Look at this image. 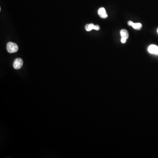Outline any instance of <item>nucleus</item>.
Masks as SVG:
<instances>
[{"label":"nucleus","instance_id":"20e7f679","mask_svg":"<svg viewBox=\"0 0 158 158\" xmlns=\"http://www.w3.org/2000/svg\"><path fill=\"white\" fill-rule=\"evenodd\" d=\"M148 51L151 54L158 55V47L155 45H151L148 48Z\"/></svg>","mask_w":158,"mask_h":158},{"label":"nucleus","instance_id":"7ed1b4c3","mask_svg":"<svg viewBox=\"0 0 158 158\" xmlns=\"http://www.w3.org/2000/svg\"><path fill=\"white\" fill-rule=\"evenodd\" d=\"M127 24L128 26H131L132 27L133 29L135 30L139 31L142 28V25L141 23H134L132 21H129L127 22Z\"/></svg>","mask_w":158,"mask_h":158},{"label":"nucleus","instance_id":"423d86ee","mask_svg":"<svg viewBox=\"0 0 158 158\" xmlns=\"http://www.w3.org/2000/svg\"><path fill=\"white\" fill-rule=\"evenodd\" d=\"M98 13L100 17L102 19H106L107 18H108V15L106 12V9L103 7L100 8L98 9Z\"/></svg>","mask_w":158,"mask_h":158},{"label":"nucleus","instance_id":"0eeeda50","mask_svg":"<svg viewBox=\"0 0 158 158\" xmlns=\"http://www.w3.org/2000/svg\"><path fill=\"white\" fill-rule=\"evenodd\" d=\"M120 35L121 37L126 38L127 39L129 36L128 32L125 29H122L120 32Z\"/></svg>","mask_w":158,"mask_h":158},{"label":"nucleus","instance_id":"6e6552de","mask_svg":"<svg viewBox=\"0 0 158 158\" xmlns=\"http://www.w3.org/2000/svg\"><path fill=\"white\" fill-rule=\"evenodd\" d=\"M127 39L123 37H121V42L123 44H125L127 42Z\"/></svg>","mask_w":158,"mask_h":158},{"label":"nucleus","instance_id":"1a4fd4ad","mask_svg":"<svg viewBox=\"0 0 158 158\" xmlns=\"http://www.w3.org/2000/svg\"><path fill=\"white\" fill-rule=\"evenodd\" d=\"M157 32H158V30H157Z\"/></svg>","mask_w":158,"mask_h":158},{"label":"nucleus","instance_id":"f257e3e1","mask_svg":"<svg viewBox=\"0 0 158 158\" xmlns=\"http://www.w3.org/2000/svg\"><path fill=\"white\" fill-rule=\"evenodd\" d=\"M17 44L13 42H9L7 44V51L10 53L16 52L18 50Z\"/></svg>","mask_w":158,"mask_h":158},{"label":"nucleus","instance_id":"39448f33","mask_svg":"<svg viewBox=\"0 0 158 158\" xmlns=\"http://www.w3.org/2000/svg\"><path fill=\"white\" fill-rule=\"evenodd\" d=\"M100 29V27L98 25H94V24H87L85 26V30L87 31H90L92 30H95L96 31H99Z\"/></svg>","mask_w":158,"mask_h":158},{"label":"nucleus","instance_id":"f03ea898","mask_svg":"<svg viewBox=\"0 0 158 158\" xmlns=\"http://www.w3.org/2000/svg\"><path fill=\"white\" fill-rule=\"evenodd\" d=\"M23 60L21 58H17L15 60L13 63V67L16 70L20 69L23 65Z\"/></svg>","mask_w":158,"mask_h":158}]
</instances>
